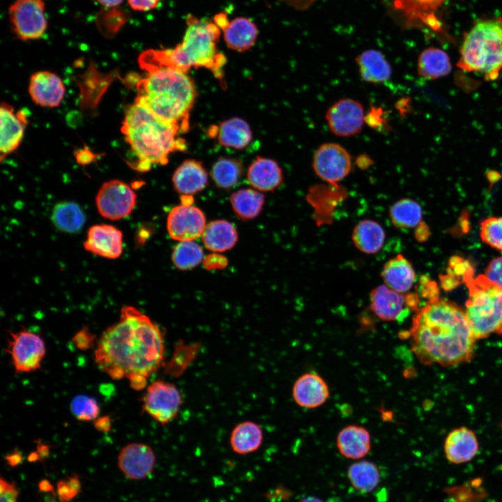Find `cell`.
Wrapping results in <instances>:
<instances>
[{
	"label": "cell",
	"instance_id": "obj_33",
	"mask_svg": "<svg viewBox=\"0 0 502 502\" xmlns=\"http://www.w3.org/2000/svg\"><path fill=\"white\" fill-rule=\"evenodd\" d=\"M382 227L375 221L363 220L359 222L352 232V241L360 251L374 254L382 248L385 241Z\"/></svg>",
	"mask_w": 502,
	"mask_h": 502
},
{
	"label": "cell",
	"instance_id": "obj_38",
	"mask_svg": "<svg viewBox=\"0 0 502 502\" xmlns=\"http://www.w3.org/2000/svg\"><path fill=\"white\" fill-rule=\"evenodd\" d=\"M242 173L241 161L222 157L213 165L211 175L219 188L228 189L237 183Z\"/></svg>",
	"mask_w": 502,
	"mask_h": 502
},
{
	"label": "cell",
	"instance_id": "obj_24",
	"mask_svg": "<svg viewBox=\"0 0 502 502\" xmlns=\"http://www.w3.org/2000/svg\"><path fill=\"white\" fill-rule=\"evenodd\" d=\"M172 181L175 190L183 196L202 190L208 183L207 172L199 161L188 159L175 170Z\"/></svg>",
	"mask_w": 502,
	"mask_h": 502
},
{
	"label": "cell",
	"instance_id": "obj_45",
	"mask_svg": "<svg viewBox=\"0 0 502 502\" xmlns=\"http://www.w3.org/2000/svg\"><path fill=\"white\" fill-rule=\"evenodd\" d=\"M73 342L80 350H87L94 345L95 335L86 327L80 329L73 337Z\"/></svg>",
	"mask_w": 502,
	"mask_h": 502
},
{
	"label": "cell",
	"instance_id": "obj_52",
	"mask_svg": "<svg viewBox=\"0 0 502 502\" xmlns=\"http://www.w3.org/2000/svg\"><path fill=\"white\" fill-rule=\"evenodd\" d=\"M106 8H114L119 6L123 0H96Z\"/></svg>",
	"mask_w": 502,
	"mask_h": 502
},
{
	"label": "cell",
	"instance_id": "obj_10",
	"mask_svg": "<svg viewBox=\"0 0 502 502\" xmlns=\"http://www.w3.org/2000/svg\"><path fill=\"white\" fill-rule=\"evenodd\" d=\"M182 402L181 393L176 386L160 379L153 381L147 387L142 408L155 421L166 425L177 416Z\"/></svg>",
	"mask_w": 502,
	"mask_h": 502
},
{
	"label": "cell",
	"instance_id": "obj_17",
	"mask_svg": "<svg viewBox=\"0 0 502 502\" xmlns=\"http://www.w3.org/2000/svg\"><path fill=\"white\" fill-rule=\"evenodd\" d=\"M156 457L152 448L144 443H130L125 446L118 455L117 464L128 479L140 480L153 471Z\"/></svg>",
	"mask_w": 502,
	"mask_h": 502
},
{
	"label": "cell",
	"instance_id": "obj_42",
	"mask_svg": "<svg viewBox=\"0 0 502 502\" xmlns=\"http://www.w3.org/2000/svg\"><path fill=\"white\" fill-rule=\"evenodd\" d=\"M480 236L484 243L502 251V218L491 217L482 221Z\"/></svg>",
	"mask_w": 502,
	"mask_h": 502
},
{
	"label": "cell",
	"instance_id": "obj_30",
	"mask_svg": "<svg viewBox=\"0 0 502 502\" xmlns=\"http://www.w3.org/2000/svg\"><path fill=\"white\" fill-rule=\"evenodd\" d=\"M206 248L213 252H224L233 248L238 240L235 227L226 220H214L205 227L201 235Z\"/></svg>",
	"mask_w": 502,
	"mask_h": 502
},
{
	"label": "cell",
	"instance_id": "obj_25",
	"mask_svg": "<svg viewBox=\"0 0 502 502\" xmlns=\"http://www.w3.org/2000/svg\"><path fill=\"white\" fill-rule=\"evenodd\" d=\"M250 184L260 191H272L283 181L282 171L272 159L257 156L248 169Z\"/></svg>",
	"mask_w": 502,
	"mask_h": 502
},
{
	"label": "cell",
	"instance_id": "obj_6",
	"mask_svg": "<svg viewBox=\"0 0 502 502\" xmlns=\"http://www.w3.org/2000/svg\"><path fill=\"white\" fill-rule=\"evenodd\" d=\"M457 66L487 80L502 75V17L476 22L464 36Z\"/></svg>",
	"mask_w": 502,
	"mask_h": 502
},
{
	"label": "cell",
	"instance_id": "obj_11",
	"mask_svg": "<svg viewBox=\"0 0 502 502\" xmlns=\"http://www.w3.org/2000/svg\"><path fill=\"white\" fill-rule=\"evenodd\" d=\"M136 200V193L128 184L113 179L102 183L96 197V205L101 216L119 220L131 214Z\"/></svg>",
	"mask_w": 502,
	"mask_h": 502
},
{
	"label": "cell",
	"instance_id": "obj_28",
	"mask_svg": "<svg viewBox=\"0 0 502 502\" xmlns=\"http://www.w3.org/2000/svg\"><path fill=\"white\" fill-rule=\"evenodd\" d=\"M223 31L227 45L238 52L249 50L254 44L258 35L256 24L244 17H236L229 22Z\"/></svg>",
	"mask_w": 502,
	"mask_h": 502
},
{
	"label": "cell",
	"instance_id": "obj_8",
	"mask_svg": "<svg viewBox=\"0 0 502 502\" xmlns=\"http://www.w3.org/2000/svg\"><path fill=\"white\" fill-rule=\"evenodd\" d=\"M45 11L43 0H15L8 10L13 34L22 40L41 38L47 26Z\"/></svg>",
	"mask_w": 502,
	"mask_h": 502
},
{
	"label": "cell",
	"instance_id": "obj_16",
	"mask_svg": "<svg viewBox=\"0 0 502 502\" xmlns=\"http://www.w3.org/2000/svg\"><path fill=\"white\" fill-rule=\"evenodd\" d=\"M206 227L204 213L191 204L175 206L169 213L167 227L169 236L179 241H192L201 236Z\"/></svg>",
	"mask_w": 502,
	"mask_h": 502
},
{
	"label": "cell",
	"instance_id": "obj_34",
	"mask_svg": "<svg viewBox=\"0 0 502 502\" xmlns=\"http://www.w3.org/2000/svg\"><path fill=\"white\" fill-rule=\"evenodd\" d=\"M347 476L353 488L362 494L374 491L381 480L378 466L368 460H360L351 464L348 467Z\"/></svg>",
	"mask_w": 502,
	"mask_h": 502
},
{
	"label": "cell",
	"instance_id": "obj_26",
	"mask_svg": "<svg viewBox=\"0 0 502 502\" xmlns=\"http://www.w3.org/2000/svg\"><path fill=\"white\" fill-rule=\"evenodd\" d=\"M362 79L371 84H381L390 79L392 68L381 52L366 50L356 58Z\"/></svg>",
	"mask_w": 502,
	"mask_h": 502
},
{
	"label": "cell",
	"instance_id": "obj_1",
	"mask_svg": "<svg viewBox=\"0 0 502 502\" xmlns=\"http://www.w3.org/2000/svg\"><path fill=\"white\" fill-rule=\"evenodd\" d=\"M163 335L158 326L132 306L121 310L119 320L98 340L94 359L113 379H127L135 390L144 389L149 377L164 360Z\"/></svg>",
	"mask_w": 502,
	"mask_h": 502
},
{
	"label": "cell",
	"instance_id": "obj_7",
	"mask_svg": "<svg viewBox=\"0 0 502 502\" xmlns=\"http://www.w3.org/2000/svg\"><path fill=\"white\" fill-rule=\"evenodd\" d=\"M464 278L469 289L464 311L476 340L502 334V288L484 275L473 279L465 273Z\"/></svg>",
	"mask_w": 502,
	"mask_h": 502
},
{
	"label": "cell",
	"instance_id": "obj_47",
	"mask_svg": "<svg viewBox=\"0 0 502 502\" xmlns=\"http://www.w3.org/2000/svg\"><path fill=\"white\" fill-rule=\"evenodd\" d=\"M161 0H128L130 7L135 11H148L155 8Z\"/></svg>",
	"mask_w": 502,
	"mask_h": 502
},
{
	"label": "cell",
	"instance_id": "obj_32",
	"mask_svg": "<svg viewBox=\"0 0 502 502\" xmlns=\"http://www.w3.org/2000/svg\"><path fill=\"white\" fill-rule=\"evenodd\" d=\"M263 437V431L258 424L244 421L233 429L229 443L234 452L245 455L257 450L262 443Z\"/></svg>",
	"mask_w": 502,
	"mask_h": 502
},
{
	"label": "cell",
	"instance_id": "obj_5",
	"mask_svg": "<svg viewBox=\"0 0 502 502\" xmlns=\"http://www.w3.org/2000/svg\"><path fill=\"white\" fill-rule=\"evenodd\" d=\"M137 84L139 102L162 119L176 126L181 133L189 129V117L197 96L187 73L169 67L150 69Z\"/></svg>",
	"mask_w": 502,
	"mask_h": 502
},
{
	"label": "cell",
	"instance_id": "obj_12",
	"mask_svg": "<svg viewBox=\"0 0 502 502\" xmlns=\"http://www.w3.org/2000/svg\"><path fill=\"white\" fill-rule=\"evenodd\" d=\"M449 0H392V10L400 17L403 28H427L446 34L437 16L439 9Z\"/></svg>",
	"mask_w": 502,
	"mask_h": 502
},
{
	"label": "cell",
	"instance_id": "obj_31",
	"mask_svg": "<svg viewBox=\"0 0 502 502\" xmlns=\"http://www.w3.org/2000/svg\"><path fill=\"white\" fill-rule=\"evenodd\" d=\"M218 143L237 150L245 149L252 139L248 123L243 119L234 117L222 122L215 131Z\"/></svg>",
	"mask_w": 502,
	"mask_h": 502
},
{
	"label": "cell",
	"instance_id": "obj_50",
	"mask_svg": "<svg viewBox=\"0 0 502 502\" xmlns=\"http://www.w3.org/2000/svg\"><path fill=\"white\" fill-rule=\"evenodd\" d=\"M93 424L96 429L98 431L107 432L111 429L112 419L107 416H101L94 420Z\"/></svg>",
	"mask_w": 502,
	"mask_h": 502
},
{
	"label": "cell",
	"instance_id": "obj_18",
	"mask_svg": "<svg viewBox=\"0 0 502 502\" xmlns=\"http://www.w3.org/2000/svg\"><path fill=\"white\" fill-rule=\"evenodd\" d=\"M84 248L94 255L109 259H117L123 250V233L111 225H94L87 231Z\"/></svg>",
	"mask_w": 502,
	"mask_h": 502
},
{
	"label": "cell",
	"instance_id": "obj_4",
	"mask_svg": "<svg viewBox=\"0 0 502 502\" xmlns=\"http://www.w3.org/2000/svg\"><path fill=\"white\" fill-rule=\"evenodd\" d=\"M121 130L137 158L132 167L139 172L149 170L152 165H165L171 153L186 149L178 127L135 100L126 110Z\"/></svg>",
	"mask_w": 502,
	"mask_h": 502
},
{
	"label": "cell",
	"instance_id": "obj_48",
	"mask_svg": "<svg viewBox=\"0 0 502 502\" xmlns=\"http://www.w3.org/2000/svg\"><path fill=\"white\" fill-rule=\"evenodd\" d=\"M227 264V259L221 255L213 254L204 259V265L207 269L221 268Z\"/></svg>",
	"mask_w": 502,
	"mask_h": 502
},
{
	"label": "cell",
	"instance_id": "obj_39",
	"mask_svg": "<svg viewBox=\"0 0 502 502\" xmlns=\"http://www.w3.org/2000/svg\"><path fill=\"white\" fill-rule=\"evenodd\" d=\"M201 247L192 241H181L174 249L172 261L179 269L188 270L197 266L203 259Z\"/></svg>",
	"mask_w": 502,
	"mask_h": 502
},
{
	"label": "cell",
	"instance_id": "obj_44",
	"mask_svg": "<svg viewBox=\"0 0 502 502\" xmlns=\"http://www.w3.org/2000/svg\"><path fill=\"white\" fill-rule=\"evenodd\" d=\"M484 275L493 284L502 288V257L492 260Z\"/></svg>",
	"mask_w": 502,
	"mask_h": 502
},
{
	"label": "cell",
	"instance_id": "obj_9",
	"mask_svg": "<svg viewBox=\"0 0 502 502\" xmlns=\"http://www.w3.org/2000/svg\"><path fill=\"white\" fill-rule=\"evenodd\" d=\"M6 351L16 372H31L41 367L46 349L40 335L25 329L8 332Z\"/></svg>",
	"mask_w": 502,
	"mask_h": 502
},
{
	"label": "cell",
	"instance_id": "obj_3",
	"mask_svg": "<svg viewBox=\"0 0 502 502\" xmlns=\"http://www.w3.org/2000/svg\"><path fill=\"white\" fill-rule=\"evenodd\" d=\"M187 29L182 42L172 50H148L139 56L140 68L150 69L169 67L187 73L192 68H206L215 77L222 79L225 56L217 43L220 29L208 19L199 20L191 15L186 19Z\"/></svg>",
	"mask_w": 502,
	"mask_h": 502
},
{
	"label": "cell",
	"instance_id": "obj_15",
	"mask_svg": "<svg viewBox=\"0 0 502 502\" xmlns=\"http://www.w3.org/2000/svg\"><path fill=\"white\" fill-rule=\"evenodd\" d=\"M326 119L330 130L334 135L351 137L361 131L365 115L360 102L351 98H342L328 108Z\"/></svg>",
	"mask_w": 502,
	"mask_h": 502
},
{
	"label": "cell",
	"instance_id": "obj_14",
	"mask_svg": "<svg viewBox=\"0 0 502 502\" xmlns=\"http://www.w3.org/2000/svg\"><path fill=\"white\" fill-rule=\"evenodd\" d=\"M370 307L381 320L396 321L404 318L414 310L417 305L415 294H404L395 291L386 285H379L370 294Z\"/></svg>",
	"mask_w": 502,
	"mask_h": 502
},
{
	"label": "cell",
	"instance_id": "obj_27",
	"mask_svg": "<svg viewBox=\"0 0 502 502\" xmlns=\"http://www.w3.org/2000/svg\"><path fill=\"white\" fill-rule=\"evenodd\" d=\"M381 277L385 285L402 294L411 289L416 280L412 265L402 254H398L386 263Z\"/></svg>",
	"mask_w": 502,
	"mask_h": 502
},
{
	"label": "cell",
	"instance_id": "obj_20",
	"mask_svg": "<svg viewBox=\"0 0 502 502\" xmlns=\"http://www.w3.org/2000/svg\"><path fill=\"white\" fill-rule=\"evenodd\" d=\"M28 91L35 104L52 108L60 105L65 96L66 88L56 74L40 70L30 77Z\"/></svg>",
	"mask_w": 502,
	"mask_h": 502
},
{
	"label": "cell",
	"instance_id": "obj_29",
	"mask_svg": "<svg viewBox=\"0 0 502 502\" xmlns=\"http://www.w3.org/2000/svg\"><path fill=\"white\" fill-rule=\"evenodd\" d=\"M451 70L449 56L440 48H425L418 56L417 70L418 75L424 79H439L448 75Z\"/></svg>",
	"mask_w": 502,
	"mask_h": 502
},
{
	"label": "cell",
	"instance_id": "obj_37",
	"mask_svg": "<svg viewBox=\"0 0 502 502\" xmlns=\"http://www.w3.org/2000/svg\"><path fill=\"white\" fill-rule=\"evenodd\" d=\"M390 218L397 228H413L418 225L422 220V209L416 201L402 199L391 206Z\"/></svg>",
	"mask_w": 502,
	"mask_h": 502
},
{
	"label": "cell",
	"instance_id": "obj_41",
	"mask_svg": "<svg viewBox=\"0 0 502 502\" xmlns=\"http://www.w3.org/2000/svg\"><path fill=\"white\" fill-rule=\"evenodd\" d=\"M70 409L73 416L82 421L96 420L100 411L97 401L86 395L75 397L71 402Z\"/></svg>",
	"mask_w": 502,
	"mask_h": 502
},
{
	"label": "cell",
	"instance_id": "obj_19",
	"mask_svg": "<svg viewBox=\"0 0 502 502\" xmlns=\"http://www.w3.org/2000/svg\"><path fill=\"white\" fill-rule=\"evenodd\" d=\"M1 119V161L14 152L21 144L28 123L27 114L23 109L15 112L13 107L2 102Z\"/></svg>",
	"mask_w": 502,
	"mask_h": 502
},
{
	"label": "cell",
	"instance_id": "obj_36",
	"mask_svg": "<svg viewBox=\"0 0 502 502\" xmlns=\"http://www.w3.org/2000/svg\"><path fill=\"white\" fill-rule=\"evenodd\" d=\"M230 202L234 211L239 218L250 220L260 213L264 203V196L259 191L244 188L232 193Z\"/></svg>",
	"mask_w": 502,
	"mask_h": 502
},
{
	"label": "cell",
	"instance_id": "obj_35",
	"mask_svg": "<svg viewBox=\"0 0 502 502\" xmlns=\"http://www.w3.org/2000/svg\"><path fill=\"white\" fill-rule=\"evenodd\" d=\"M51 219L56 229L73 234L82 229L86 217L77 204L73 201H62L54 207Z\"/></svg>",
	"mask_w": 502,
	"mask_h": 502
},
{
	"label": "cell",
	"instance_id": "obj_13",
	"mask_svg": "<svg viewBox=\"0 0 502 502\" xmlns=\"http://www.w3.org/2000/svg\"><path fill=\"white\" fill-rule=\"evenodd\" d=\"M313 169L321 179L328 183L336 184L351 172V158L342 145L328 142L321 144L314 154Z\"/></svg>",
	"mask_w": 502,
	"mask_h": 502
},
{
	"label": "cell",
	"instance_id": "obj_53",
	"mask_svg": "<svg viewBox=\"0 0 502 502\" xmlns=\"http://www.w3.org/2000/svg\"><path fill=\"white\" fill-rule=\"evenodd\" d=\"M39 488H40V489L42 490V491H45V492L50 491H50H53V487H52V486L51 485V484L50 483V482L47 481V480H42V481L39 483Z\"/></svg>",
	"mask_w": 502,
	"mask_h": 502
},
{
	"label": "cell",
	"instance_id": "obj_21",
	"mask_svg": "<svg viewBox=\"0 0 502 502\" xmlns=\"http://www.w3.org/2000/svg\"><path fill=\"white\" fill-rule=\"evenodd\" d=\"M292 396L299 406L314 409L328 400L330 390L327 383L320 375L314 372H306L295 381Z\"/></svg>",
	"mask_w": 502,
	"mask_h": 502
},
{
	"label": "cell",
	"instance_id": "obj_23",
	"mask_svg": "<svg viewBox=\"0 0 502 502\" xmlns=\"http://www.w3.org/2000/svg\"><path fill=\"white\" fill-rule=\"evenodd\" d=\"M336 446L339 452L345 458L360 459L371 450V436L364 427L347 425L337 434Z\"/></svg>",
	"mask_w": 502,
	"mask_h": 502
},
{
	"label": "cell",
	"instance_id": "obj_40",
	"mask_svg": "<svg viewBox=\"0 0 502 502\" xmlns=\"http://www.w3.org/2000/svg\"><path fill=\"white\" fill-rule=\"evenodd\" d=\"M127 21V14L116 7L102 10L96 17L100 31L107 37L115 35Z\"/></svg>",
	"mask_w": 502,
	"mask_h": 502
},
{
	"label": "cell",
	"instance_id": "obj_2",
	"mask_svg": "<svg viewBox=\"0 0 502 502\" xmlns=\"http://www.w3.org/2000/svg\"><path fill=\"white\" fill-rule=\"evenodd\" d=\"M413 353L426 365L456 366L474 356L475 337L465 311L443 298L419 309L408 332Z\"/></svg>",
	"mask_w": 502,
	"mask_h": 502
},
{
	"label": "cell",
	"instance_id": "obj_54",
	"mask_svg": "<svg viewBox=\"0 0 502 502\" xmlns=\"http://www.w3.org/2000/svg\"><path fill=\"white\" fill-rule=\"evenodd\" d=\"M300 502H324L320 498L315 496H306L303 497Z\"/></svg>",
	"mask_w": 502,
	"mask_h": 502
},
{
	"label": "cell",
	"instance_id": "obj_49",
	"mask_svg": "<svg viewBox=\"0 0 502 502\" xmlns=\"http://www.w3.org/2000/svg\"><path fill=\"white\" fill-rule=\"evenodd\" d=\"M77 162L81 165H86L91 162L96 158V155L89 149L85 148L79 150L75 154Z\"/></svg>",
	"mask_w": 502,
	"mask_h": 502
},
{
	"label": "cell",
	"instance_id": "obj_46",
	"mask_svg": "<svg viewBox=\"0 0 502 502\" xmlns=\"http://www.w3.org/2000/svg\"><path fill=\"white\" fill-rule=\"evenodd\" d=\"M18 490L13 482L1 478L0 480V501L1 502H17Z\"/></svg>",
	"mask_w": 502,
	"mask_h": 502
},
{
	"label": "cell",
	"instance_id": "obj_51",
	"mask_svg": "<svg viewBox=\"0 0 502 502\" xmlns=\"http://www.w3.org/2000/svg\"><path fill=\"white\" fill-rule=\"evenodd\" d=\"M6 459L10 466H15L21 462L22 455L20 452H14L8 455Z\"/></svg>",
	"mask_w": 502,
	"mask_h": 502
},
{
	"label": "cell",
	"instance_id": "obj_22",
	"mask_svg": "<svg viewBox=\"0 0 502 502\" xmlns=\"http://www.w3.org/2000/svg\"><path fill=\"white\" fill-rule=\"evenodd\" d=\"M446 459L452 464H462L473 459L479 450L475 432L466 427L452 430L444 442Z\"/></svg>",
	"mask_w": 502,
	"mask_h": 502
},
{
	"label": "cell",
	"instance_id": "obj_43",
	"mask_svg": "<svg viewBox=\"0 0 502 502\" xmlns=\"http://www.w3.org/2000/svg\"><path fill=\"white\" fill-rule=\"evenodd\" d=\"M81 485L77 477L69 478L68 481H60L57 485V493L61 502H68L80 491Z\"/></svg>",
	"mask_w": 502,
	"mask_h": 502
}]
</instances>
